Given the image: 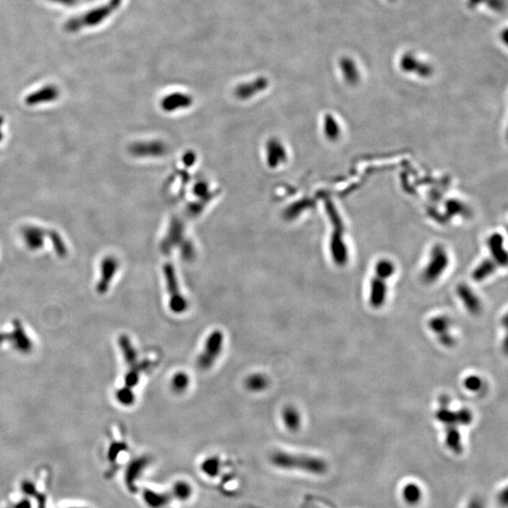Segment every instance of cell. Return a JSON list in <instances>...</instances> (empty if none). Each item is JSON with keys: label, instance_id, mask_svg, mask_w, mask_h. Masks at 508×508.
Here are the masks:
<instances>
[{"label": "cell", "instance_id": "11", "mask_svg": "<svg viewBox=\"0 0 508 508\" xmlns=\"http://www.w3.org/2000/svg\"><path fill=\"white\" fill-rule=\"evenodd\" d=\"M339 67L344 80L349 85H356L360 80V72L355 62L349 56H343L339 61Z\"/></svg>", "mask_w": 508, "mask_h": 508}, {"label": "cell", "instance_id": "17", "mask_svg": "<svg viewBox=\"0 0 508 508\" xmlns=\"http://www.w3.org/2000/svg\"><path fill=\"white\" fill-rule=\"evenodd\" d=\"M120 346L126 363L130 366L135 365L138 361V353L127 336L123 335L122 337H120Z\"/></svg>", "mask_w": 508, "mask_h": 508}, {"label": "cell", "instance_id": "21", "mask_svg": "<svg viewBox=\"0 0 508 508\" xmlns=\"http://www.w3.org/2000/svg\"><path fill=\"white\" fill-rule=\"evenodd\" d=\"M190 379L188 375L184 372H178L175 374L173 378L171 379V389L176 394H182L186 392L187 388L189 387Z\"/></svg>", "mask_w": 508, "mask_h": 508}, {"label": "cell", "instance_id": "24", "mask_svg": "<svg viewBox=\"0 0 508 508\" xmlns=\"http://www.w3.org/2000/svg\"><path fill=\"white\" fill-rule=\"evenodd\" d=\"M325 132L327 136L331 140H335L339 135L338 124L329 115H327L325 118Z\"/></svg>", "mask_w": 508, "mask_h": 508}, {"label": "cell", "instance_id": "7", "mask_svg": "<svg viewBox=\"0 0 508 508\" xmlns=\"http://www.w3.org/2000/svg\"><path fill=\"white\" fill-rule=\"evenodd\" d=\"M400 69L405 73H415L418 76L426 79L434 72L432 66L426 62H421L411 52L405 53L399 61Z\"/></svg>", "mask_w": 508, "mask_h": 508}, {"label": "cell", "instance_id": "14", "mask_svg": "<svg viewBox=\"0 0 508 508\" xmlns=\"http://www.w3.org/2000/svg\"><path fill=\"white\" fill-rule=\"evenodd\" d=\"M268 385H269L268 378L265 375L259 374V373L248 376L247 379L245 380L246 388L248 390L253 392V393H260V392L265 390L268 387Z\"/></svg>", "mask_w": 508, "mask_h": 508}, {"label": "cell", "instance_id": "4", "mask_svg": "<svg viewBox=\"0 0 508 508\" xmlns=\"http://www.w3.org/2000/svg\"><path fill=\"white\" fill-rule=\"evenodd\" d=\"M164 274L166 278V284L169 296V309L174 314H183L187 309V301L183 297L179 289V284L175 275L174 268L171 265H166L164 267Z\"/></svg>", "mask_w": 508, "mask_h": 508}, {"label": "cell", "instance_id": "29", "mask_svg": "<svg viewBox=\"0 0 508 508\" xmlns=\"http://www.w3.org/2000/svg\"><path fill=\"white\" fill-rule=\"evenodd\" d=\"M484 1L485 0H467V6H468V9L474 10L476 7H478L482 3H484Z\"/></svg>", "mask_w": 508, "mask_h": 508}, {"label": "cell", "instance_id": "2", "mask_svg": "<svg viewBox=\"0 0 508 508\" xmlns=\"http://www.w3.org/2000/svg\"><path fill=\"white\" fill-rule=\"evenodd\" d=\"M271 461L280 468H300L312 473H321L326 468L324 461L318 458L300 455H292L284 452L274 453L271 456Z\"/></svg>", "mask_w": 508, "mask_h": 508}, {"label": "cell", "instance_id": "6", "mask_svg": "<svg viewBox=\"0 0 508 508\" xmlns=\"http://www.w3.org/2000/svg\"><path fill=\"white\" fill-rule=\"evenodd\" d=\"M121 2L122 0H111L110 4L91 11L88 14V16L83 17L81 19H74L73 21L68 23L67 28L74 30L82 26L96 25L100 21H103L106 17L108 16V14H110L115 9H117Z\"/></svg>", "mask_w": 508, "mask_h": 508}, {"label": "cell", "instance_id": "18", "mask_svg": "<svg viewBox=\"0 0 508 508\" xmlns=\"http://www.w3.org/2000/svg\"><path fill=\"white\" fill-rule=\"evenodd\" d=\"M450 326L451 321L445 316H436L429 321V327L438 335V337L450 333Z\"/></svg>", "mask_w": 508, "mask_h": 508}, {"label": "cell", "instance_id": "20", "mask_svg": "<svg viewBox=\"0 0 508 508\" xmlns=\"http://www.w3.org/2000/svg\"><path fill=\"white\" fill-rule=\"evenodd\" d=\"M116 268H117V265H116V262L115 261L108 260L107 262L105 263V266H104V270H105L104 276H103V280L99 283V286H98L101 293H104V292L107 291L108 285H109V283L111 282L113 276H114V274L116 272Z\"/></svg>", "mask_w": 508, "mask_h": 508}, {"label": "cell", "instance_id": "26", "mask_svg": "<svg viewBox=\"0 0 508 508\" xmlns=\"http://www.w3.org/2000/svg\"><path fill=\"white\" fill-rule=\"evenodd\" d=\"M464 385H465L466 389H468L471 392H478L482 388L483 382H482V379L479 377L471 376V377H468V378L465 379Z\"/></svg>", "mask_w": 508, "mask_h": 508}, {"label": "cell", "instance_id": "3", "mask_svg": "<svg viewBox=\"0 0 508 508\" xmlns=\"http://www.w3.org/2000/svg\"><path fill=\"white\" fill-rule=\"evenodd\" d=\"M224 335L220 330H214L206 339L202 353L198 357L197 365L202 370H208L219 359L223 349Z\"/></svg>", "mask_w": 508, "mask_h": 508}, {"label": "cell", "instance_id": "15", "mask_svg": "<svg viewBox=\"0 0 508 508\" xmlns=\"http://www.w3.org/2000/svg\"><path fill=\"white\" fill-rule=\"evenodd\" d=\"M490 248L498 265H505L507 263L506 252L502 247V237L495 235L490 239Z\"/></svg>", "mask_w": 508, "mask_h": 508}, {"label": "cell", "instance_id": "25", "mask_svg": "<svg viewBox=\"0 0 508 508\" xmlns=\"http://www.w3.org/2000/svg\"><path fill=\"white\" fill-rule=\"evenodd\" d=\"M219 467H220V460L216 457L206 459L203 464V471L209 475H214V474H217Z\"/></svg>", "mask_w": 508, "mask_h": 508}, {"label": "cell", "instance_id": "1", "mask_svg": "<svg viewBox=\"0 0 508 508\" xmlns=\"http://www.w3.org/2000/svg\"><path fill=\"white\" fill-rule=\"evenodd\" d=\"M395 273V265L389 260H381L376 266V275L371 282L370 304L373 308H381L386 300V281Z\"/></svg>", "mask_w": 508, "mask_h": 508}, {"label": "cell", "instance_id": "5", "mask_svg": "<svg viewBox=\"0 0 508 508\" xmlns=\"http://www.w3.org/2000/svg\"><path fill=\"white\" fill-rule=\"evenodd\" d=\"M449 259L444 248L440 246L435 247L431 251L428 265L423 270V281L427 283L436 282L448 266Z\"/></svg>", "mask_w": 508, "mask_h": 508}, {"label": "cell", "instance_id": "12", "mask_svg": "<svg viewBox=\"0 0 508 508\" xmlns=\"http://www.w3.org/2000/svg\"><path fill=\"white\" fill-rule=\"evenodd\" d=\"M192 99L184 93H173L168 95L163 102L162 107L166 110H174L182 107H188L191 104Z\"/></svg>", "mask_w": 508, "mask_h": 508}, {"label": "cell", "instance_id": "19", "mask_svg": "<svg viewBox=\"0 0 508 508\" xmlns=\"http://www.w3.org/2000/svg\"><path fill=\"white\" fill-rule=\"evenodd\" d=\"M495 268H496V264L494 261L490 259L485 260L474 269L473 278L476 282H482L485 278L492 274Z\"/></svg>", "mask_w": 508, "mask_h": 508}, {"label": "cell", "instance_id": "27", "mask_svg": "<svg viewBox=\"0 0 508 508\" xmlns=\"http://www.w3.org/2000/svg\"><path fill=\"white\" fill-rule=\"evenodd\" d=\"M56 94V91L55 89L47 88V89L43 90V91H41V92L33 94L29 98V100H32L34 102L41 101V100H45V99H50L52 97H55Z\"/></svg>", "mask_w": 508, "mask_h": 508}, {"label": "cell", "instance_id": "13", "mask_svg": "<svg viewBox=\"0 0 508 508\" xmlns=\"http://www.w3.org/2000/svg\"><path fill=\"white\" fill-rule=\"evenodd\" d=\"M282 420L289 431L296 432L301 424V417L299 411L294 406H286L282 412Z\"/></svg>", "mask_w": 508, "mask_h": 508}, {"label": "cell", "instance_id": "28", "mask_svg": "<svg viewBox=\"0 0 508 508\" xmlns=\"http://www.w3.org/2000/svg\"><path fill=\"white\" fill-rule=\"evenodd\" d=\"M484 3H485L491 10L494 11H502L505 6L504 0H485Z\"/></svg>", "mask_w": 508, "mask_h": 508}, {"label": "cell", "instance_id": "23", "mask_svg": "<svg viewBox=\"0 0 508 508\" xmlns=\"http://www.w3.org/2000/svg\"><path fill=\"white\" fill-rule=\"evenodd\" d=\"M175 496L180 500H186L188 499L191 494V487L186 482H177L173 487Z\"/></svg>", "mask_w": 508, "mask_h": 508}, {"label": "cell", "instance_id": "22", "mask_svg": "<svg viewBox=\"0 0 508 508\" xmlns=\"http://www.w3.org/2000/svg\"><path fill=\"white\" fill-rule=\"evenodd\" d=\"M116 399L119 401L120 404L124 406H131L135 402V395L133 393V389H130L124 386L122 389H118L116 393Z\"/></svg>", "mask_w": 508, "mask_h": 508}, {"label": "cell", "instance_id": "16", "mask_svg": "<svg viewBox=\"0 0 508 508\" xmlns=\"http://www.w3.org/2000/svg\"><path fill=\"white\" fill-rule=\"evenodd\" d=\"M445 428L446 444L455 453H460L462 450V445L457 425L449 424L445 425Z\"/></svg>", "mask_w": 508, "mask_h": 508}, {"label": "cell", "instance_id": "9", "mask_svg": "<svg viewBox=\"0 0 508 508\" xmlns=\"http://www.w3.org/2000/svg\"><path fill=\"white\" fill-rule=\"evenodd\" d=\"M457 295L462 300L466 309L473 315H478L482 310V304L478 297L467 284H459L457 288Z\"/></svg>", "mask_w": 508, "mask_h": 508}, {"label": "cell", "instance_id": "8", "mask_svg": "<svg viewBox=\"0 0 508 508\" xmlns=\"http://www.w3.org/2000/svg\"><path fill=\"white\" fill-rule=\"evenodd\" d=\"M436 418L444 425H467L473 422V414L468 408H461L454 412L449 409V406H440L436 412Z\"/></svg>", "mask_w": 508, "mask_h": 508}, {"label": "cell", "instance_id": "10", "mask_svg": "<svg viewBox=\"0 0 508 508\" xmlns=\"http://www.w3.org/2000/svg\"><path fill=\"white\" fill-rule=\"evenodd\" d=\"M267 85L268 82L265 77H259L251 82L238 86L236 89L235 93L240 99H248V97L253 96L254 94L265 90Z\"/></svg>", "mask_w": 508, "mask_h": 508}, {"label": "cell", "instance_id": "30", "mask_svg": "<svg viewBox=\"0 0 508 508\" xmlns=\"http://www.w3.org/2000/svg\"><path fill=\"white\" fill-rule=\"evenodd\" d=\"M52 1H56V2L62 3L64 5H73L76 2V0H52Z\"/></svg>", "mask_w": 508, "mask_h": 508}]
</instances>
